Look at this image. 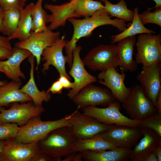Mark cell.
Instances as JSON below:
<instances>
[{"instance_id":"8d00e7d4","label":"cell","mask_w":161,"mask_h":161,"mask_svg":"<svg viewBox=\"0 0 161 161\" xmlns=\"http://www.w3.org/2000/svg\"><path fill=\"white\" fill-rule=\"evenodd\" d=\"M58 80L60 82L63 88L67 89H72L73 86V82H72L68 78L63 75H59Z\"/></svg>"},{"instance_id":"7a4b0ae2","label":"cell","mask_w":161,"mask_h":161,"mask_svg":"<svg viewBox=\"0 0 161 161\" xmlns=\"http://www.w3.org/2000/svg\"><path fill=\"white\" fill-rule=\"evenodd\" d=\"M77 140L70 127L65 126L52 131L37 143L39 152L55 158L75 152Z\"/></svg>"},{"instance_id":"6da1fadb","label":"cell","mask_w":161,"mask_h":161,"mask_svg":"<svg viewBox=\"0 0 161 161\" xmlns=\"http://www.w3.org/2000/svg\"><path fill=\"white\" fill-rule=\"evenodd\" d=\"M109 14L104 8L97 10L91 16L79 19L75 18L67 20L72 25L74 32L72 38L68 41L65 46L66 63L70 67L72 63L73 51L77 47V43L80 38L88 37L92 35L96 28L103 25H110L116 27L120 31L126 29L127 26L124 20L111 18Z\"/></svg>"},{"instance_id":"d6a6232c","label":"cell","mask_w":161,"mask_h":161,"mask_svg":"<svg viewBox=\"0 0 161 161\" xmlns=\"http://www.w3.org/2000/svg\"><path fill=\"white\" fill-rule=\"evenodd\" d=\"M155 8V10L153 12L148 10L139 14L140 20L144 25L152 23L161 27V7Z\"/></svg>"},{"instance_id":"7402d4cb","label":"cell","mask_w":161,"mask_h":161,"mask_svg":"<svg viewBox=\"0 0 161 161\" xmlns=\"http://www.w3.org/2000/svg\"><path fill=\"white\" fill-rule=\"evenodd\" d=\"M132 149L117 148L112 150L80 151L82 159L87 161H127L130 159Z\"/></svg>"},{"instance_id":"ba28073f","label":"cell","mask_w":161,"mask_h":161,"mask_svg":"<svg viewBox=\"0 0 161 161\" xmlns=\"http://www.w3.org/2000/svg\"><path fill=\"white\" fill-rule=\"evenodd\" d=\"M142 136L138 127L112 124L108 130L94 137L105 139L118 148L132 149Z\"/></svg>"},{"instance_id":"e575fe53","label":"cell","mask_w":161,"mask_h":161,"mask_svg":"<svg viewBox=\"0 0 161 161\" xmlns=\"http://www.w3.org/2000/svg\"><path fill=\"white\" fill-rule=\"evenodd\" d=\"M27 0H0V8L4 11L12 9L21 11L24 7Z\"/></svg>"},{"instance_id":"b9f144b4","label":"cell","mask_w":161,"mask_h":161,"mask_svg":"<svg viewBox=\"0 0 161 161\" xmlns=\"http://www.w3.org/2000/svg\"><path fill=\"white\" fill-rule=\"evenodd\" d=\"M155 107L157 112L161 114V90L160 91L157 96Z\"/></svg>"},{"instance_id":"484cf974","label":"cell","mask_w":161,"mask_h":161,"mask_svg":"<svg viewBox=\"0 0 161 161\" xmlns=\"http://www.w3.org/2000/svg\"><path fill=\"white\" fill-rule=\"evenodd\" d=\"M134 16L131 25L120 33L112 36L111 44H114L126 38L143 33L154 34V31L145 27L141 22L139 16V8L135 7L134 10Z\"/></svg>"},{"instance_id":"44dd1931","label":"cell","mask_w":161,"mask_h":161,"mask_svg":"<svg viewBox=\"0 0 161 161\" xmlns=\"http://www.w3.org/2000/svg\"><path fill=\"white\" fill-rule=\"evenodd\" d=\"M135 35L128 37L117 42L118 55L121 63V73L133 72L137 68V64L133 59Z\"/></svg>"},{"instance_id":"836d02e7","label":"cell","mask_w":161,"mask_h":161,"mask_svg":"<svg viewBox=\"0 0 161 161\" xmlns=\"http://www.w3.org/2000/svg\"><path fill=\"white\" fill-rule=\"evenodd\" d=\"M19 128L15 123H6L0 124V140H6L15 138Z\"/></svg>"},{"instance_id":"3957f363","label":"cell","mask_w":161,"mask_h":161,"mask_svg":"<svg viewBox=\"0 0 161 161\" xmlns=\"http://www.w3.org/2000/svg\"><path fill=\"white\" fill-rule=\"evenodd\" d=\"M71 116V114L59 119L47 121L42 120L40 116L34 117L20 127L15 139L22 143H37L55 129L65 126L70 127Z\"/></svg>"},{"instance_id":"4316f807","label":"cell","mask_w":161,"mask_h":161,"mask_svg":"<svg viewBox=\"0 0 161 161\" xmlns=\"http://www.w3.org/2000/svg\"><path fill=\"white\" fill-rule=\"evenodd\" d=\"M117 147L106 140L99 137L77 140L75 145V152L83 150L101 151L112 150Z\"/></svg>"},{"instance_id":"c3c4849f","label":"cell","mask_w":161,"mask_h":161,"mask_svg":"<svg viewBox=\"0 0 161 161\" xmlns=\"http://www.w3.org/2000/svg\"><path fill=\"white\" fill-rule=\"evenodd\" d=\"M0 161H3L2 160L0 156Z\"/></svg>"},{"instance_id":"5bb4252c","label":"cell","mask_w":161,"mask_h":161,"mask_svg":"<svg viewBox=\"0 0 161 161\" xmlns=\"http://www.w3.org/2000/svg\"><path fill=\"white\" fill-rule=\"evenodd\" d=\"M160 63L143 66L137 78L147 97L155 106L157 98L161 90Z\"/></svg>"},{"instance_id":"ac0fdd59","label":"cell","mask_w":161,"mask_h":161,"mask_svg":"<svg viewBox=\"0 0 161 161\" xmlns=\"http://www.w3.org/2000/svg\"><path fill=\"white\" fill-rule=\"evenodd\" d=\"M13 50V54L6 60H0V72L4 73L13 80L21 81V78H26L21 69L20 65L32 54L28 50L16 47Z\"/></svg>"},{"instance_id":"f6af8a7d","label":"cell","mask_w":161,"mask_h":161,"mask_svg":"<svg viewBox=\"0 0 161 161\" xmlns=\"http://www.w3.org/2000/svg\"><path fill=\"white\" fill-rule=\"evenodd\" d=\"M156 3L155 6L151 8H148V9L150 10L153 8L156 7H161V0H153Z\"/></svg>"},{"instance_id":"9a60e30c","label":"cell","mask_w":161,"mask_h":161,"mask_svg":"<svg viewBox=\"0 0 161 161\" xmlns=\"http://www.w3.org/2000/svg\"><path fill=\"white\" fill-rule=\"evenodd\" d=\"M67 41L64 35L61 38L57 39L51 46L44 49L41 55V60L45 61L41 70L43 73L48 71L49 66L52 65L57 70L59 75L65 76L70 80H72V78L66 72V57L63 53V49Z\"/></svg>"},{"instance_id":"83f0119b","label":"cell","mask_w":161,"mask_h":161,"mask_svg":"<svg viewBox=\"0 0 161 161\" xmlns=\"http://www.w3.org/2000/svg\"><path fill=\"white\" fill-rule=\"evenodd\" d=\"M43 1L38 0L31 11L32 31L35 32H42L48 29L46 24L48 23L49 15L43 8Z\"/></svg>"},{"instance_id":"74e56055","label":"cell","mask_w":161,"mask_h":161,"mask_svg":"<svg viewBox=\"0 0 161 161\" xmlns=\"http://www.w3.org/2000/svg\"><path fill=\"white\" fill-rule=\"evenodd\" d=\"M54 158L43 153L38 152L34 155L30 161H52Z\"/></svg>"},{"instance_id":"ffe728a7","label":"cell","mask_w":161,"mask_h":161,"mask_svg":"<svg viewBox=\"0 0 161 161\" xmlns=\"http://www.w3.org/2000/svg\"><path fill=\"white\" fill-rule=\"evenodd\" d=\"M76 0H71L69 2L60 5L46 3L44 8L51 13L49 14L48 27L53 30L60 27H64L66 21L71 18L77 17L75 11V5Z\"/></svg>"},{"instance_id":"f1b7e54d","label":"cell","mask_w":161,"mask_h":161,"mask_svg":"<svg viewBox=\"0 0 161 161\" xmlns=\"http://www.w3.org/2000/svg\"><path fill=\"white\" fill-rule=\"evenodd\" d=\"M104 3V8L109 14L111 17H116L125 21H132L134 11L128 8L124 0H120L117 4H112L108 0Z\"/></svg>"},{"instance_id":"4fadbf2b","label":"cell","mask_w":161,"mask_h":161,"mask_svg":"<svg viewBox=\"0 0 161 161\" xmlns=\"http://www.w3.org/2000/svg\"><path fill=\"white\" fill-rule=\"evenodd\" d=\"M82 49L80 46H77L72 53V63L68 74L74 79V86L67 95L71 100L86 86L98 80L97 78L91 75L85 69L80 56Z\"/></svg>"},{"instance_id":"1f68e13d","label":"cell","mask_w":161,"mask_h":161,"mask_svg":"<svg viewBox=\"0 0 161 161\" xmlns=\"http://www.w3.org/2000/svg\"><path fill=\"white\" fill-rule=\"evenodd\" d=\"M138 127L152 129L161 136V114L157 112L140 121Z\"/></svg>"},{"instance_id":"7dc6e473","label":"cell","mask_w":161,"mask_h":161,"mask_svg":"<svg viewBox=\"0 0 161 161\" xmlns=\"http://www.w3.org/2000/svg\"><path fill=\"white\" fill-rule=\"evenodd\" d=\"M7 83L6 81L0 80V86H2L5 84Z\"/></svg>"},{"instance_id":"277c9868","label":"cell","mask_w":161,"mask_h":161,"mask_svg":"<svg viewBox=\"0 0 161 161\" xmlns=\"http://www.w3.org/2000/svg\"><path fill=\"white\" fill-rule=\"evenodd\" d=\"M85 66L93 71H104L121 66L117 45L99 44L91 49L82 60Z\"/></svg>"},{"instance_id":"60d3db41","label":"cell","mask_w":161,"mask_h":161,"mask_svg":"<svg viewBox=\"0 0 161 161\" xmlns=\"http://www.w3.org/2000/svg\"><path fill=\"white\" fill-rule=\"evenodd\" d=\"M143 161H158V160L156 155L153 151L147 155Z\"/></svg>"},{"instance_id":"e0dca14e","label":"cell","mask_w":161,"mask_h":161,"mask_svg":"<svg viewBox=\"0 0 161 161\" xmlns=\"http://www.w3.org/2000/svg\"><path fill=\"white\" fill-rule=\"evenodd\" d=\"M38 152L37 143H22L12 138L6 140L0 156L3 161H30Z\"/></svg>"},{"instance_id":"603a6c76","label":"cell","mask_w":161,"mask_h":161,"mask_svg":"<svg viewBox=\"0 0 161 161\" xmlns=\"http://www.w3.org/2000/svg\"><path fill=\"white\" fill-rule=\"evenodd\" d=\"M35 58L32 55L28 57L30 64V78L27 83L20 89V90L32 99L35 106H42L43 102H49L51 96L50 93L45 90L40 91L36 84L34 77Z\"/></svg>"},{"instance_id":"ee69618b","label":"cell","mask_w":161,"mask_h":161,"mask_svg":"<svg viewBox=\"0 0 161 161\" xmlns=\"http://www.w3.org/2000/svg\"><path fill=\"white\" fill-rule=\"evenodd\" d=\"M153 151L156 155L158 161H161V144L157 146Z\"/></svg>"},{"instance_id":"f907efd6","label":"cell","mask_w":161,"mask_h":161,"mask_svg":"<svg viewBox=\"0 0 161 161\" xmlns=\"http://www.w3.org/2000/svg\"><path fill=\"white\" fill-rule=\"evenodd\" d=\"M51 0L52 1H54V2H55L56 1V0Z\"/></svg>"},{"instance_id":"2e32d148","label":"cell","mask_w":161,"mask_h":161,"mask_svg":"<svg viewBox=\"0 0 161 161\" xmlns=\"http://www.w3.org/2000/svg\"><path fill=\"white\" fill-rule=\"evenodd\" d=\"M126 76L125 73H119L116 68L111 67L99 73L97 81L107 87L115 100L122 103L129 95L131 88L125 84Z\"/></svg>"},{"instance_id":"7bdbcfd3","label":"cell","mask_w":161,"mask_h":161,"mask_svg":"<svg viewBox=\"0 0 161 161\" xmlns=\"http://www.w3.org/2000/svg\"><path fill=\"white\" fill-rule=\"evenodd\" d=\"M4 11L0 8V33L3 34L4 27L3 25V18Z\"/></svg>"},{"instance_id":"7c38bea8","label":"cell","mask_w":161,"mask_h":161,"mask_svg":"<svg viewBox=\"0 0 161 161\" xmlns=\"http://www.w3.org/2000/svg\"><path fill=\"white\" fill-rule=\"evenodd\" d=\"M79 109L87 106H107L115 100L109 89L89 84L72 99Z\"/></svg>"},{"instance_id":"d590c367","label":"cell","mask_w":161,"mask_h":161,"mask_svg":"<svg viewBox=\"0 0 161 161\" xmlns=\"http://www.w3.org/2000/svg\"><path fill=\"white\" fill-rule=\"evenodd\" d=\"M63 89L62 86L58 80L52 83L47 92L53 94H61Z\"/></svg>"},{"instance_id":"f546056e","label":"cell","mask_w":161,"mask_h":161,"mask_svg":"<svg viewBox=\"0 0 161 161\" xmlns=\"http://www.w3.org/2000/svg\"><path fill=\"white\" fill-rule=\"evenodd\" d=\"M104 8L101 1L94 0H77L75 5V11L77 17L91 16L97 10Z\"/></svg>"},{"instance_id":"8fae6325","label":"cell","mask_w":161,"mask_h":161,"mask_svg":"<svg viewBox=\"0 0 161 161\" xmlns=\"http://www.w3.org/2000/svg\"><path fill=\"white\" fill-rule=\"evenodd\" d=\"M45 110L42 106H35L32 101L21 104L13 103L7 109L1 108L0 124L15 123L21 126L31 119L40 116Z\"/></svg>"},{"instance_id":"8992f818","label":"cell","mask_w":161,"mask_h":161,"mask_svg":"<svg viewBox=\"0 0 161 161\" xmlns=\"http://www.w3.org/2000/svg\"><path fill=\"white\" fill-rule=\"evenodd\" d=\"M120 103L115 100L106 107L98 108L89 106L80 109L84 114L106 125L116 124L138 127L140 121L129 118L121 112L122 107Z\"/></svg>"},{"instance_id":"816d5d0a","label":"cell","mask_w":161,"mask_h":161,"mask_svg":"<svg viewBox=\"0 0 161 161\" xmlns=\"http://www.w3.org/2000/svg\"><path fill=\"white\" fill-rule=\"evenodd\" d=\"M1 108V107H0V109Z\"/></svg>"},{"instance_id":"cb8c5ba5","label":"cell","mask_w":161,"mask_h":161,"mask_svg":"<svg viewBox=\"0 0 161 161\" xmlns=\"http://www.w3.org/2000/svg\"><path fill=\"white\" fill-rule=\"evenodd\" d=\"M21 81L12 80L0 86V107L7 106L11 103L32 101L28 95L20 90Z\"/></svg>"},{"instance_id":"f35d334b","label":"cell","mask_w":161,"mask_h":161,"mask_svg":"<svg viewBox=\"0 0 161 161\" xmlns=\"http://www.w3.org/2000/svg\"><path fill=\"white\" fill-rule=\"evenodd\" d=\"M12 49H10L0 46V60L7 59L13 54Z\"/></svg>"},{"instance_id":"5b68a950","label":"cell","mask_w":161,"mask_h":161,"mask_svg":"<svg viewBox=\"0 0 161 161\" xmlns=\"http://www.w3.org/2000/svg\"><path fill=\"white\" fill-rule=\"evenodd\" d=\"M122 104L131 118L140 121L157 112L143 88L138 84L131 87L129 95Z\"/></svg>"},{"instance_id":"9c48e42d","label":"cell","mask_w":161,"mask_h":161,"mask_svg":"<svg viewBox=\"0 0 161 161\" xmlns=\"http://www.w3.org/2000/svg\"><path fill=\"white\" fill-rule=\"evenodd\" d=\"M77 109L71 114V130L78 140L94 137L108 130L110 125L101 123L95 118L80 112Z\"/></svg>"},{"instance_id":"4dcf8cb0","label":"cell","mask_w":161,"mask_h":161,"mask_svg":"<svg viewBox=\"0 0 161 161\" xmlns=\"http://www.w3.org/2000/svg\"><path fill=\"white\" fill-rule=\"evenodd\" d=\"M21 11L17 9L4 11L3 34L9 37L15 32L18 27Z\"/></svg>"},{"instance_id":"52a82bcc","label":"cell","mask_w":161,"mask_h":161,"mask_svg":"<svg viewBox=\"0 0 161 161\" xmlns=\"http://www.w3.org/2000/svg\"><path fill=\"white\" fill-rule=\"evenodd\" d=\"M135 45L137 52L135 61L137 64L149 66L161 62L160 34L157 35L148 33L139 34Z\"/></svg>"},{"instance_id":"d4e9b609","label":"cell","mask_w":161,"mask_h":161,"mask_svg":"<svg viewBox=\"0 0 161 161\" xmlns=\"http://www.w3.org/2000/svg\"><path fill=\"white\" fill-rule=\"evenodd\" d=\"M35 4L31 2L27 5L21 11L20 17L17 28L15 32L7 38L10 41L18 39L24 41L32 32V20L31 13Z\"/></svg>"},{"instance_id":"ab89813d","label":"cell","mask_w":161,"mask_h":161,"mask_svg":"<svg viewBox=\"0 0 161 161\" xmlns=\"http://www.w3.org/2000/svg\"><path fill=\"white\" fill-rule=\"evenodd\" d=\"M10 41L7 37L0 35V46L10 49H12Z\"/></svg>"},{"instance_id":"30bf717a","label":"cell","mask_w":161,"mask_h":161,"mask_svg":"<svg viewBox=\"0 0 161 161\" xmlns=\"http://www.w3.org/2000/svg\"><path fill=\"white\" fill-rule=\"evenodd\" d=\"M59 31L54 32L48 28L44 31L31 32L25 40L19 41L15 44L16 47L29 51L35 58L37 70L41 60V55L44 49L51 46L59 38Z\"/></svg>"},{"instance_id":"d6986e66","label":"cell","mask_w":161,"mask_h":161,"mask_svg":"<svg viewBox=\"0 0 161 161\" xmlns=\"http://www.w3.org/2000/svg\"><path fill=\"white\" fill-rule=\"evenodd\" d=\"M140 128L143 137L131 150L130 159L131 161H143L157 146L161 144V136L154 131L148 128Z\"/></svg>"},{"instance_id":"681fc988","label":"cell","mask_w":161,"mask_h":161,"mask_svg":"<svg viewBox=\"0 0 161 161\" xmlns=\"http://www.w3.org/2000/svg\"><path fill=\"white\" fill-rule=\"evenodd\" d=\"M101 1H103V2H104L105 1H106L107 0H100Z\"/></svg>"},{"instance_id":"bcb514c9","label":"cell","mask_w":161,"mask_h":161,"mask_svg":"<svg viewBox=\"0 0 161 161\" xmlns=\"http://www.w3.org/2000/svg\"><path fill=\"white\" fill-rule=\"evenodd\" d=\"M6 140H0V153L1 152Z\"/></svg>"}]
</instances>
